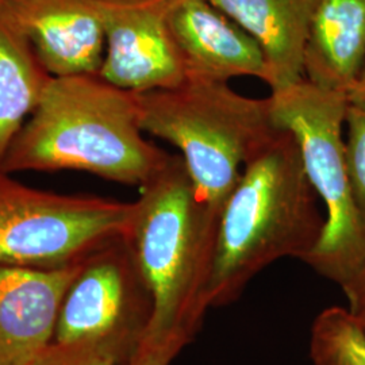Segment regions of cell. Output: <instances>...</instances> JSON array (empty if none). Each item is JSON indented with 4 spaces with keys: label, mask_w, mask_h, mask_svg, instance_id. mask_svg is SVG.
I'll return each instance as SVG.
<instances>
[{
    "label": "cell",
    "mask_w": 365,
    "mask_h": 365,
    "mask_svg": "<svg viewBox=\"0 0 365 365\" xmlns=\"http://www.w3.org/2000/svg\"><path fill=\"white\" fill-rule=\"evenodd\" d=\"M220 217L197 195L182 156L140 185L123 240L153 299L143 346L195 339L209 310Z\"/></svg>",
    "instance_id": "cell-1"
},
{
    "label": "cell",
    "mask_w": 365,
    "mask_h": 365,
    "mask_svg": "<svg viewBox=\"0 0 365 365\" xmlns=\"http://www.w3.org/2000/svg\"><path fill=\"white\" fill-rule=\"evenodd\" d=\"M173 0H93L106 38L101 76L123 90L144 92L184 81L170 33Z\"/></svg>",
    "instance_id": "cell-8"
},
{
    "label": "cell",
    "mask_w": 365,
    "mask_h": 365,
    "mask_svg": "<svg viewBox=\"0 0 365 365\" xmlns=\"http://www.w3.org/2000/svg\"><path fill=\"white\" fill-rule=\"evenodd\" d=\"M52 76L99 73L103 26L93 0H0Z\"/></svg>",
    "instance_id": "cell-11"
},
{
    "label": "cell",
    "mask_w": 365,
    "mask_h": 365,
    "mask_svg": "<svg viewBox=\"0 0 365 365\" xmlns=\"http://www.w3.org/2000/svg\"><path fill=\"white\" fill-rule=\"evenodd\" d=\"M365 66V0H315L304 78L349 93Z\"/></svg>",
    "instance_id": "cell-13"
},
{
    "label": "cell",
    "mask_w": 365,
    "mask_h": 365,
    "mask_svg": "<svg viewBox=\"0 0 365 365\" xmlns=\"http://www.w3.org/2000/svg\"><path fill=\"white\" fill-rule=\"evenodd\" d=\"M345 125L348 126L345 149L349 180L354 203L365 227V110L349 105Z\"/></svg>",
    "instance_id": "cell-16"
},
{
    "label": "cell",
    "mask_w": 365,
    "mask_h": 365,
    "mask_svg": "<svg viewBox=\"0 0 365 365\" xmlns=\"http://www.w3.org/2000/svg\"><path fill=\"white\" fill-rule=\"evenodd\" d=\"M27 365H141V352L131 364H123L103 349L83 342H51Z\"/></svg>",
    "instance_id": "cell-17"
},
{
    "label": "cell",
    "mask_w": 365,
    "mask_h": 365,
    "mask_svg": "<svg viewBox=\"0 0 365 365\" xmlns=\"http://www.w3.org/2000/svg\"><path fill=\"white\" fill-rule=\"evenodd\" d=\"M342 292L345 294L348 303H349V309H354L359 304L365 302V267L364 269L357 274L352 282L342 288Z\"/></svg>",
    "instance_id": "cell-19"
},
{
    "label": "cell",
    "mask_w": 365,
    "mask_h": 365,
    "mask_svg": "<svg viewBox=\"0 0 365 365\" xmlns=\"http://www.w3.org/2000/svg\"><path fill=\"white\" fill-rule=\"evenodd\" d=\"M260 45L271 92L304 78V51L315 0H209Z\"/></svg>",
    "instance_id": "cell-12"
},
{
    "label": "cell",
    "mask_w": 365,
    "mask_h": 365,
    "mask_svg": "<svg viewBox=\"0 0 365 365\" xmlns=\"http://www.w3.org/2000/svg\"><path fill=\"white\" fill-rule=\"evenodd\" d=\"M81 261L54 269L0 265V365H27L52 342Z\"/></svg>",
    "instance_id": "cell-10"
},
{
    "label": "cell",
    "mask_w": 365,
    "mask_h": 365,
    "mask_svg": "<svg viewBox=\"0 0 365 365\" xmlns=\"http://www.w3.org/2000/svg\"><path fill=\"white\" fill-rule=\"evenodd\" d=\"M182 344H165L160 346H143L141 365H170L180 353Z\"/></svg>",
    "instance_id": "cell-18"
},
{
    "label": "cell",
    "mask_w": 365,
    "mask_h": 365,
    "mask_svg": "<svg viewBox=\"0 0 365 365\" xmlns=\"http://www.w3.org/2000/svg\"><path fill=\"white\" fill-rule=\"evenodd\" d=\"M153 315V299L123 235L93 250L61 302L52 342L98 346L123 364L137 360Z\"/></svg>",
    "instance_id": "cell-7"
},
{
    "label": "cell",
    "mask_w": 365,
    "mask_h": 365,
    "mask_svg": "<svg viewBox=\"0 0 365 365\" xmlns=\"http://www.w3.org/2000/svg\"><path fill=\"white\" fill-rule=\"evenodd\" d=\"M130 212L131 203L39 191L0 170V265L54 269L76 264L122 237Z\"/></svg>",
    "instance_id": "cell-6"
},
{
    "label": "cell",
    "mask_w": 365,
    "mask_h": 365,
    "mask_svg": "<svg viewBox=\"0 0 365 365\" xmlns=\"http://www.w3.org/2000/svg\"><path fill=\"white\" fill-rule=\"evenodd\" d=\"M135 92L101 73L53 76L30 119L16 133L0 170H76L141 185L170 153L145 140Z\"/></svg>",
    "instance_id": "cell-2"
},
{
    "label": "cell",
    "mask_w": 365,
    "mask_h": 365,
    "mask_svg": "<svg viewBox=\"0 0 365 365\" xmlns=\"http://www.w3.org/2000/svg\"><path fill=\"white\" fill-rule=\"evenodd\" d=\"M168 22L184 81L229 83L240 76L267 81L257 41L209 0H173Z\"/></svg>",
    "instance_id": "cell-9"
},
{
    "label": "cell",
    "mask_w": 365,
    "mask_h": 365,
    "mask_svg": "<svg viewBox=\"0 0 365 365\" xmlns=\"http://www.w3.org/2000/svg\"><path fill=\"white\" fill-rule=\"evenodd\" d=\"M135 95L144 133L182 152L197 195L221 218L244 165L279 130L269 96L255 99L229 83L191 80Z\"/></svg>",
    "instance_id": "cell-4"
},
{
    "label": "cell",
    "mask_w": 365,
    "mask_h": 365,
    "mask_svg": "<svg viewBox=\"0 0 365 365\" xmlns=\"http://www.w3.org/2000/svg\"><path fill=\"white\" fill-rule=\"evenodd\" d=\"M348 101L349 105L365 110V66L352 90L348 93Z\"/></svg>",
    "instance_id": "cell-20"
},
{
    "label": "cell",
    "mask_w": 365,
    "mask_h": 365,
    "mask_svg": "<svg viewBox=\"0 0 365 365\" xmlns=\"http://www.w3.org/2000/svg\"><path fill=\"white\" fill-rule=\"evenodd\" d=\"M52 78L26 33L0 1V161Z\"/></svg>",
    "instance_id": "cell-14"
},
{
    "label": "cell",
    "mask_w": 365,
    "mask_h": 365,
    "mask_svg": "<svg viewBox=\"0 0 365 365\" xmlns=\"http://www.w3.org/2000/svg\"><path fill=\"white\" fill-rule=\"evenodd\" d=\"M318 200L295 135L279 128L247 161L222 210L209 307L235 302L277 260H306L325 227Z\"/></svg>",
    "instance_id": "cell-3"
},
{
    "label": "cell",
    "mask_w": 365,
    "mask_h": 365,
    "mask_svg": "<svg viewBox=\"0 0 365 365\" xmlns=\"http://www.w3.org/2000/svg\"><path fill=\"white\" fill-rule=\"evenodd\" d=\"M313 365H365V329L341 306L324 309L310 331Z\"/></svg>",
    "instance_id": "cell-15"
},
{
    "label": "cell",
    "mask_w": 365,
    "mask_h": 365,
    "mask_svg": "<svg viewBox=\"0 0 365 365\" xmlns=\"http://www.w3.org/2000/svg\"><path fill=\"white\" fill-rule=\"evenodd\" d=\"M348 309H349V307H348ZM349 310L354 314L356 319H357V321L360 322V325L365 329V302L364 303H361V304H359L357 307L349 309Z\"/></svg>",
    "instance_id": "cell-21"
},
{
    "label": "cell",
    "mask_w": 365,
    "mask_h": 365,
    "mask_svg": "<svg viewBox=\"0 0 365 365\" xmlns=\"http://www.w3.org/2000/svg\"><path fill=\"white\" fill-rule=\"evenodd\" d=\"M269 99L274 125L295 135L309 180L327 207L322 237L303 262L342 289L365 267V227L354 203L342 138L348 95L303 78L271 92Z\"/></svg>",
    "instance_id": "cell-5"
}]
</instances>
